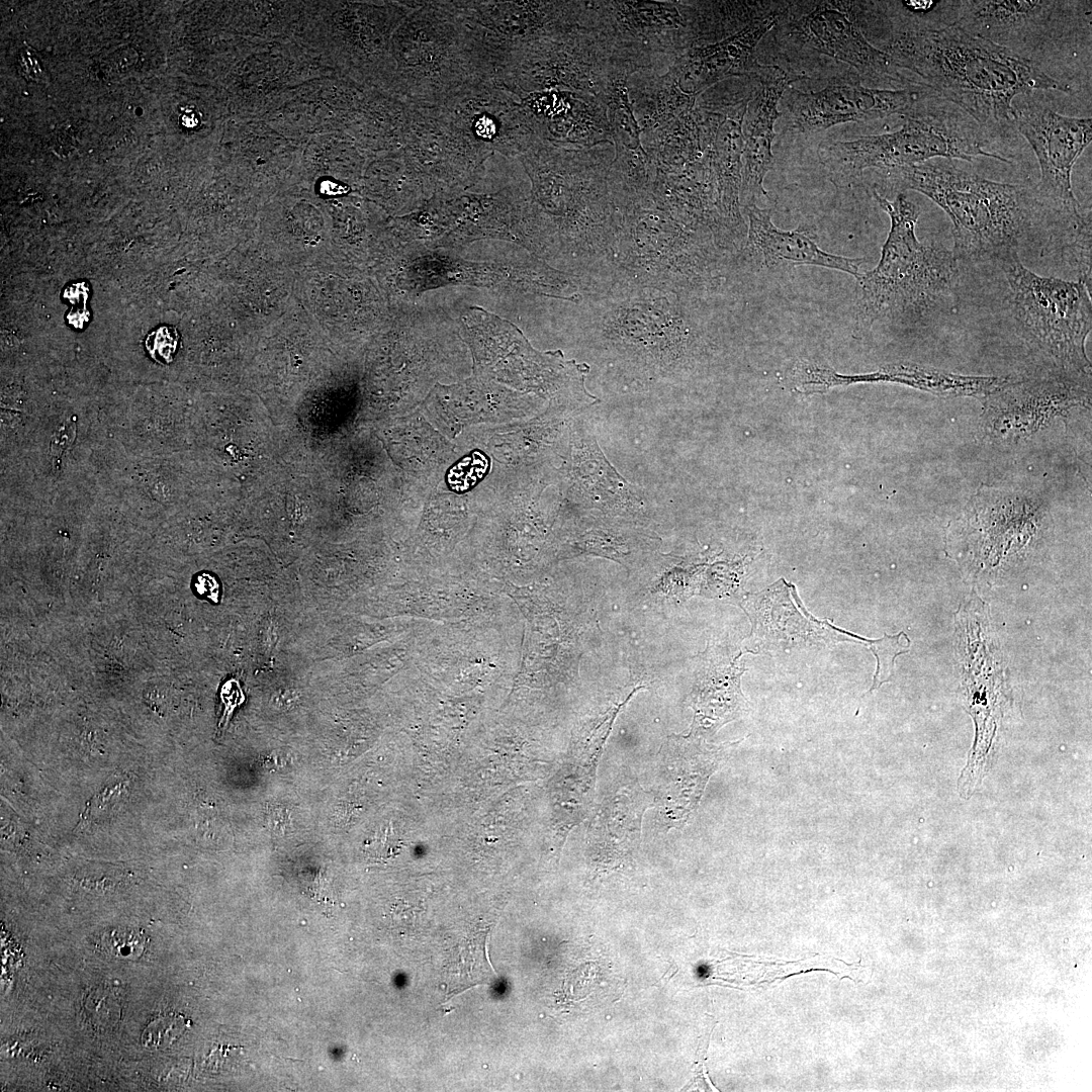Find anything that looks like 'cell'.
<instances>
[{
	"mask_svg": "<svg viewBox=\"0 0 1092 1092\" xmlns=\"http://www.w3.org/2000/svg\"><path fill=\"white\" fill-rule=\"evenodd\" d=\"M76 435V423L73 419L65 420L55 431L51 441V454L60 459L69 449Z\"/></svg>",
	"mask_w": 1092,
	"mask_h": 1092,
	"instance_id": "34",
	"label": "cell"
},
{
	"mask_svg": "<svg viewBox=\"0 0 1092 1092\" xmlns=\"http://www.w3.org/2000/svg\"><path fill=\"white\" fill-rule=\"evenodd\" d=\"M749 96L750 93L742 98L732 96L721 102L709 100L718 111L709 153L716 181L718 213L729 250L741 249L747 234L741 212L740 188L742 123Z\"/></svg>",
	"mask_w": 1092,
	"mask_h": 1092,
	"instance_id": "24",
	"label": "cell"
},
{
	"mask_svg": "<svg viewBox=\"0 0 1092 1092\" xmlns=\"http://www.w3.org/2000/svg\"><path fill=\"white\" fill-rule=\"evenodd\" d=\"M18 62L20 66L19 72L21 73V75L35 82L44 81V70L41 67L39 59L33 50H31L30 48L22 50L19 54Z\"/></svg>",
	"mask_w": 1092,
	"mask_h": 1092,
	"instance_id": "36",
	"label": "cell"
},
{
	"mask_svg": "<svg viewBox=\"0 0 1092 1092\" xmlns=\"http://www.w3.org/2000/svg\"><path fill=\"white\" fill-rule=\"evenodd\" d=\"M614 157L612 142L578 147L537 138L518 158L555 252L600 264L610 250L620 219L609 184Z\"/></svg>",
	"mask_w": 1092,
	"mask_h": 1092,
	"instance_id": "2",
	"label": "cell"
},
{
	"mask_svg": "<svg viewBox=\"0 0 1092 1092\" xmlns=\"http://www.w3.org/2000/svg\"><path fill=\"white\" fill-rule=\"evenodd\" d=\"M1014 124L1039 164L1040 178L1033 186L1037 197L1067 224H1080L1091 212L1082 213L1071 177L1076 161L1091 143L1092 119L1027 106L1016 109Z\"/></svg>",
	"mask_w": 1092,
	"mask_h": 1092,
	"instance_id": "11",
	"label": "cell"
},
{
	"mask_svg": "<svg viewBox=\"0 0 1092 1092\" xmlns=\"http://www.w3.org/2000/svg\"><path fill=\"white\" fill-rule=\"evenodd\" d=\"M620 71L632 75L596 32L578 26L513 52L497 80L517 96L563 90L598 97Z\"/></svg>",
	"mask_w": 1092,
	"mask_h": 1092,
	"instance_id": "10",
	"label": "cell"
},
{
	"mask_svg": "<svg viewBox=\"0 0 1092 1092\" xmlns=\"http://www.w3.org/2000/svg\"><path fill=\"white\" fill-rule=\"evenodd\" d=\"M860 643L867 645L877 659V668L870 689V692H873L892 679L895 658L909 651L910 639L905 632L901 631L892 636L885 634L882 638L875 640L861 638Z\"/></svg>",
	"mask_w": 1092,
	"mask_h": 1092,
	"instance_id": "29",
	"label": "cell"
},
{
	"mask_svg": "<svg viewBox=\"0 0 1092 1092\" xmlns=\"http://www.w3.org/2000/svg\"><path fill=\"white\" fill-rule=\"evenodd\" d=\"M581 2L580 26L596 32L632 74L666 72L685 51L705 44L714 34L712 3Z\"/></svg>",
	"mask_w": 1092,
	"mask_h": 1092,
	"instance_id": "7",
	"label": "cell"
},
{
	"mask_svg": "<svg viewBox=\"0 0 1092 1092\" xmlns=\"http://www.w3.org/2000/svg\"><path fill=\"white\" fill-rule=\"evenodd\" d=\"M629 98L641 133L654 130L696 105L669 73L641 72L628 80Z\"/></svg>",
	"mask_w": 1092,
	"mask_h": 1092,
	"instance_id": "26",
	"label": "cell"
},
{
	"mask_svg": "<svg viewBox=\"0 0 1092 1092\" xmlns=\"http://www.w3.org/2000/svg\"><path fill=\"white\" fill-rule=\"evenodd\" d=\"M220 698L223 703V713L219 725H224L228 723L235 708L240 706L245 700L244 693L238 680L235 678L229 679L221 688Z\"/></svg>",
	"mask_w": 1092,
	"mask_h": 1092,
	"instance_id": "35",
	"label": "cell"
},
{
	"mask_svg": "<svg viewBox=\"0 0 1092 1092\" xmlns=\"http://www.w3.org/2000/svg\"><path fill=\"white\" fill-rule=\"evenodd\" d=\"M518 97L541 140L578 147L613 143L606 108L597 96L548 90Z\"/></svg>",
	"mask_w": 1092,
	"mask_h": 1092,
	"instance_id": "23",
	"label": "cell"
},
{
	"mask_svg": "<svg viewBox=\"0 0 1092 1092\" xmlns=\"http://www.w3.org/2000/svg\"><path fill=\"white\" fill-rule=\"evenodd\" d=\"M1008 301L1023 339L1065 371L1090 375L1086 339L1092 329L1091 289L1082 281L1043 277L1011 250L998 260Z\"/></svg>",
	"mask_w": 1092,
	"mask_h": 1092,
	"instance_id": "8",
	"label": "cell"
},
{
	"mask_svg": "<svg viewBox=\"0 0 1092 1092\" xmlns=\"http://www.w3.org/2000/svg\"><path fill=\"white\" fill-rule=\"evenodd\" d=\"M929 94L922 87L880 89L858 83H834L816 92L790 88L786 104L795 128L817 133L840 123L907 115L921 97Z\"/></svg>",
	"mask_w": 1092,
	"mask_h": 1092,
	"instance_id": "17",
	"label": "cell"
},
{
	"mask_svg": "<svg viewBox=\"0 0 1092 1092\" xmlns=\"http://www.w3.org/2000/svg\"><path fill=\"white\" fill-rule=\"evenodd\" d=\"M450 230L432 248H455L474 241L496 239L515 243L544 260L553 247L533 204L530 188H505L493 193L463 191L447 194Z\"/></svg>",
	"mask_w": 1092,
	"mask_h": 1092,
	"instance_id": "13",
	"label": "cell"
},
{
	"mask_svg": "<svg viewBox=\"0 0 1092 1092\" xmlns=\"http://www.w3.org/2000/svg\"><path fill=\"white\" fill-rule=\"evenodd\" d=\"M399 28L398 87L408 106H440L471 85L495 79L455 1H421Z\"/></svg>",
	"mask_w": 1092,
	"mask_h": 1092,
	"instance_id": "6",
	"label": "cell"
},
{
	"mask_svg": "<svg viewBox=\"0 0 1092 1092\" xmlns=\"http://www.w3.org/2000/svg\"><path fill=\"white\" fill-rule=\"evenodd\" d=\"M907 115L902 127L893 132L824 141L818 155L832 182L843 186L867 169L889 171L933 159L972 161L983 156L1009 163L988 151L974 128H967L947 114L913 110Z\"/></svg>",
	"mask_w": 1092,
	"mask_h": 1092,
	"instance_id": "9",
	"label": "cell"
},
{
	"mask_svg": "<svg viewBox=\"0 0 1092 1092\" xmlns=\"http://www.w3.org/2000/svg\"><path fill=\"white\" fill-rule=\"evenodd\" d=\"M631 76L625 71L614 74L598 98L606 108L613 143L638 149L642 146L641 128L629 98L628 80Z\"/></svg>",
	"mask_w": 1092,
	"mask_h": 1092,
	"instance_id": "28",
	"label": "cell"
},
{
	"mask_svg": "<svg viewBox=\"0 0 1092 1092\" xmlns=\"http://www.w3.org/2000/svg\"><path fill=\"white\" fill-rule=\"evenodd\" d=\"M490 58L496 79L507 58L534 41L580 26L581 1H455Z\"/></svg>",
	"mask_w": 1092,
	"mask_h": 1092,
	"instance_id": "14",
	"label": "cell"
},
{
	"mask_svg": "<svg viewBox=\"0 0 1092 1092\" xmlns=\"http://www.w3.org/2000/svg\"><path fill=\"white\" fill-rule=\"evenodd\" d=\"M619 214L614 242L603 259L611 289L687 297L715 281L720 248L710 231L675 217L651 193L622 206Z\"/></svg>",
	"mask_w": 1092,
	"mask_h": 1092,
	"instance_id": "4",
	"label": "cell"
},
{
	"mask_svg": "<svg viewBox=\"0 0 1092 1092\" xmlns=\"http://www.w3.org/2000/svg\"><path fill=\"white\" fill-rule=\"evenodd\" d=\"M748 217L747 234L740 253L745 261L768 268L814 265L838 270L857 278L863 258H848L822 250L811 228L785 231L775 225L771 210L757 204L741 206Z\"/></svg>",
	"mask_w": 1092,
	"mask_h": 1092,
	"instance_id": "25",
	"label": "cell"
},
{
	"mask_svg": "<svg viewBox=\"0 0 1092 1092\" xmlns=\"http://www.w3.org/2000/svg\"><path fill=\"white\" fill-rule=\"evenodd\" d=\"M781 14L778 10L757 16L724 38L685 51L666 72L684 93L694 97L729 78L752 77L760 65L756 47Z\"/></svg>",
	"mask_w": 1092,
	"mask_h": 1092,
	"instance_id": "21",
	"label": "cell"
},
{
	"mask_svg": "<svg viewBox=\"0 0 1092 1092\" xmlns=\"http://www.w3.org/2000/svg\"><path fill=\"white\" fill-rule=\"evenodd\" d=\"M846 7L847 2L819 1L789 22L788 35L873 81L902 82L889 54L866 38Z\"/></svg>",
	"mask_w": 1092,
	"mask_h": 1092,
	"instance_id": "19",
	"label": "cell"
},
{
	"mask_svg": "<svg viewBox=\"0 0 1092 1092\" xmlns=\"http://www.w3.org/2000/svg\"><path fill=\"white\" fill-rule=\"evenodd\" d=\"M1071 242L1065 255L1077 271L1080 281L1091 289V216L1070 232Z\"/></svg>",
	"mask_w": 1092,
	"mask_h": 1092,
	"instance_id": "31",
	"label": "cell"
},
{
	"mask_svg": "<svg viewBox=\"0 0 1092 1092\" xmlns=\"http://www.w3.org/2000/svg\"><path fill=\"white\" fill-rule=\"evenodd\" d=\"M752 77L758 85L750 93L742 123L741 206L756 204L758 198L768 197L763 180L774 164L775 124L782 115L779 102L792 83L805 78L791 77L778 66L761 64Z\"/></svg>",
	"mask_w": 1092,
	"mask_h": 1092,
	"instance_id": "22",
	"label": "cell"
},
{
	"mask_svg": "<svg viewBox=\"0 0 1092 1092\" xmlns=\"http://www.w3.org/2000/svg\"><path fill=\"white\" fill-rule=\"evenodd\" d=\"M178 334L170 327H160L149 334L146 348L157 361L170 362L177 349Z\"/></svg>",
	"mask_w": 1092,
	"mask_h": 1092,
	"instance_id": "33",
	"label": "cell"
},
{
	"mask_svg": "<svg viewBox=\"0 0 1092 1092\" xmlns=\"http://www.w3.org/2000/svg\"><path fill=\"white\" fill-rule=\"evenodd\" d=\"M896 189L914 190L937 204L952 223L956 258L997 261L1017 248L1050 218L1033 187L996 182L958 168L951 160L885 171Z\"/></svg>",
	"mask_w": 1092,
	"mask_h": 1092,
	"instance_id": "3",
	"label": "cell"
},
{
	"mask_svg": "<svg viewBox=\"0 0 1092 1092\" xmlns=\"http://www.w3.org/2000/svg\"><path fill=\"white\" fill-rule=\"evenodd\" d=\"M195 588L199 596L216 602L219 594V585L211 574L202 573L196 577Z\"/></svg>",
	"mask_w": 1092,
	"mask_h": 1092,
	"instance_id": "37",
	"label": "cell"
},
{
	"mask_svg": "<svg viewBox=\"0 0 1092 1092\" xmlns=\"http://www.w3.org/2000/svg\"><path fill=\"white\" fill-rule=\"evenodd\" d=\"M613 144L615 157L609 170V184L619 210L625 204L651 193L654 165L642 146L629 149Z\"/></svg>",
	"mask_w": 1092,
	"mask_h": 1092,
	"instance_id": "27",
	"label": "cell"
},
{
	"mask_svg": "<svg viewBox=\"0 0 1092 1092\" xmlns=\"http://www.w3.org/2000/svg\"><path fill=\"white\" fill-rule=\"evenodd\" d=\"M147 942L148 937L143 931L118 928L103 934L101 948L109 957L117 960L132 961L142 957Z\"/></svg>",
	"mask_w": 1092,
	"mask_h": 1092,
	"instance_id": "30",
	"label": "cell"
},
{
	"mask_svg": "<svg viewBox=\"0 0 1092 1092\" xmlns=\"http://www.w3.org/2000/svg\"><path fill=\"white\" fill-rule=\"evenodd\" d=\"M183 1025L182 1018L174 1014L158 1017L145 1029L142 1035L143 1043L155 1049L167 1045L181 1033Z\"/></svg>",
	"mask_w": 1092,
	"mask_h": 1092,
	"instance_id": "32",
	"label": "cell"
},
{
	"mask_svg": "<svg viewBox=\"0 0 1092 1092\" xmlns=\"http://www.w3.org/2000/svg\"><path fill=\"white\" fill-rule=\"evenodd\" d=\"M884 51L897 69L916 75L920 87L989 129L1014 124L1013 100L1018 95L1034 90L1072 92L1032 60L953 23L899 31Z\"/></svg>",
	"mask_w": 1092,
	"mask_h": 1092,
	"instance_id": "1",
	"label": "cell"
},
{
	"mask_svg": "<svg viewBox=\"0 0 1092 1092\" xmlns=\"http://www.w3.org/2000/svg\"><path fill=\"white\" fill-rule=\"evenodd\" d=\"M953 24L1007 48L1017 55L1032 49L1052 33L1053 24L1076 2L1050 0L950 1Z\"/></svg>",
	"mask_w": 1092,
	"mask_h": 1092,
	"instance_id": "20",
	"label": "cell"
},
{
	"mask_svg": "<svg viewBox=\"0 0 1092 1092\" xmlns=\"http://www.w3.org/2000/svg\"><path fill=\"white\" fill-rule=\"evenodd\" d=\"M873 196L891 226L878 265L856 278L858 332L870 331L884 318L920 321L952 294L959 275L952 251L917 239V204L903 192L893 201L876 189Z\"/></svg>",
	"mask_w": 1092,
	"mask_h": 1092,
	"instance_id": "5",
	"label": "cell"
},
{
	"mask_svg": "<svg viewBox=\"0 0 1092 1092\" xmlns=\"http://www.w3.org/2000/svg\"><path fill=\"white\" fill-rule=\"evenodd\" d=\"M576 277L534 257L519 262H472L435 250L419 252L411 267L412 288L422 293L445 285H468L577 302Z\"/></svg>",
	"mask_w": 1092,
	"mask_h": 1092,
	"instance_id": "12",
	"label": "cell"
},
{
	"mask_svg": "<svg viewBox=\"0 0 1092 1092\" xmlns=\"http://www.w3.org/2000/svg\"><path fill=\"white\" fill-rule=\"evenodd\" d=\"M406 156L434 193L467 191L483 176L488 157L473 147L438 107L410 106Z\"/></svg>",
	"mask_w": 1092,
	"mask_h": 1092,
	"instance_id": "16",
	"label": "cell"
},
{
	"mask_svg": "<svg viewBox=\"0 0 1092 1092\" xmlns=\"http://www.w3.org/2000/svg\"><path fill=\"white\" fill-rule=\"evenodd\" d=\"M1088 397L1087 390L1063 377L1007 379L984 397L985 427L994 438L1021 439L1053 418L1087 403Z\"/></svg>",
	"mask_w": 1092,
	"mask_h": 1092,
	"instance_id": "18",
	"label": "cell"
},
{
	"mask_svg": "<svg viewBox=\"0 0 1092 1092\" xmlns=\"http://www.w3.org/2000/svg\"><path fill=\"white\" fill-rule=\"evenodd\" d=\"M437 107L488 158L518 160L537 139L520 98L498 80L471 85Z\"/></svg>",
	"mask_w": 1092,
	"mask_h": 1092,
	"instance_id": "15",
	"label": "cell"
}]
</instances>
